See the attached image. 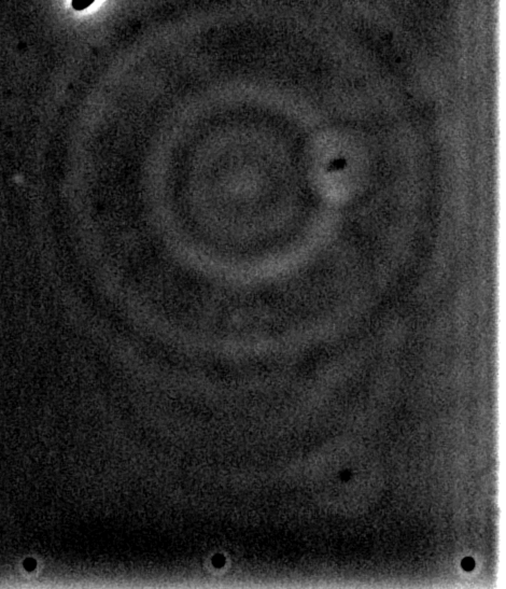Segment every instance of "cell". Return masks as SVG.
I'll use <instances>...</instances> for the list:
<instances>
[{
	"mask_svg": "<svg viewBox=\"0 0 506 589\" xmlns=\"http://www.w3.org/2000/svg\"><path fill=\"white\" fill-rule=\"evenodd\" d=\"M461 567H462V569H464L465 571H469V572H470V571H472L475 568L474 559L471 557L464 558L462 563H461Z\"/></svg>",
	"mask_w": 506,
	"mask_h": 589,
	"instance_id": "2",
	"label": "cell"
},
{
	"mask_svg": "<svg viewBox=\"0 0 506 589\" xmlns=\"http://www.w3.org/2000/svg\"><path fill=\"white\" fill-rule=\"evenodd\" d=\"M95 0H73V9L81 11V10L87 9V7L92 5Z\"/></svg>",
	"mask_w": 506,
	"mask_h": 589,
	"instance_id": "1",
	"label": "cell"
}]
</instances>
